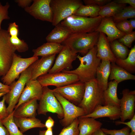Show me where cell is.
<instances>
[{"mask_svg": "<svg viewBox=\"0 0 135 135\" xmlns=\"http://www.w3.org/2000/svg\"><path fill=\"white\" fill-rule=\"evenodd\" d=\"M97 53L96 45L83 56L81 57L79 54L77 56L76 58L80 63L76 68L62 72L76 74L80 81L84 83L96 79L97 70L101 61L97 57Z\"/></svg>", "mask_w": 135, "mask_h": 135, "instance_id": "obj_1", "label": "cell"}, {"mask_svg": "<svg viewBox=\"0 0 135 135\" xmlns=\"http://www.w3.org/2000/svg\"><path fill=\"white\" fill-rule=\"evenodd\" d=\"M100 32L95 31L88 33H72L62 43L74 52L86 54L90 49L96 46Z\"/></svg>", "mask_w": 135, "mask_h": 135, "instance_id": "obj_2", "label": "cell"}, {"mask_svg": "<svg viewBox=\"0 0 135 135\" xmlns=\"http://www.w3.org/2000/svg\"><path fill=\"white\" fill-rule=\"evenodd\" d=\"M85 84L83 97L78 106L84 110L86 115L92 112L98 106L103 105L104 101V90L99 86L96 78L85 82Z\"/></svg>", "mask_w": 135, "mask_h": 135, "instance_id": "obj_3", "label": "cell"}, {"mask_svg": "<svg viewBox=\"0 0 135 135\" xmlns=\"http://www.w3.org/2000/svg\"><path fill=\"white\" fill-rule=\"evenodd\" d=\"M102 19L99 16L92 18L73 14L60 23L68 28L72 33H91L96 31Z\"/></svg>", "mask_w": 135, "mask_h": 135, "instance_id": "obj_4", "label": "cell"}, {"mask_svg": "<svg viewBox=\"0 0 135 135\" xmlns=\"http://www.w3.org/2000/svg\"><path fill=\"white\" fill-rule=\"evenodd\" d=\"M83 4L80 0H51L52 25L55 26L68 16L74 14Z\"/></svg>", "mask_w": 135, "mask_h": 135, "instance_id": "obj_5", "label": "cell"}, {"mask_svg": "<svg viewBox=\"0 0 135 135\" xmlns=\"http://www.w3.org/2000/svg\"><path fill=\"white\" fill-rule=\"evenodd\" d=\"M33 63L20 74L17 81L10 85V91L5 94V102L8 104L7 108L9 114L14 110L26 82L30 80Z\"/></svg>", "mask_w": 135, "mask_h": 135, "instance_id": "obj_6", "label": "cell"}, {"mask_svg": "<svg viewBox=\"0 0 135 135\" xmlns=\"http://www.w3.org/2000/svg\"><path fill=\"white\" fill-rule=\"evenodd\" d=\"M7 30H0V76H4L12 64L16 50L10 40Z\"/></svg>", "mask_w": 135, "mask_h": 135, "instance_id": "obj_7", "label": "cell"}, {"mask_svg": "<svg viewBox=\"0 0 135 135\" xmlns=\"http://www.w3.org/2000/svg\"><path fill=\"white\" fill-rule=\"evenodd\" d=\"M37 109L38 114L46 115L48 112L56 113L58 118L64 117L63 109L60 103L54 93L52 90L48 86L43 87L42 93Z\"/></svg>", "mask_w": 135, "mask_h": 135, "instance_id": "obj_8", "label": "cell"}, {"mask_svg": "<svg viewBox=\"0 0 135 135\" xmlns=\"http://www.w3.org/2000/svg\"><path fill=\"white\" fill-rule=\"evenodd\" d=\"M38 56L22 58L15 53L14 54L11 66L2 80L3 83L9 86L15 81L24 71L38 59Z\"/></svg>", "mask_w": 135, "mask_h": 135, "instance_id": "obj_9", "label": "cell"}, {"mask_svg": "<svg viewBox=\"0 0 135 135\" xmlns=\"http://www.w3.org/2000/svg\"><path fill=\"white\" fill-rule=\"evenodd\" d=\"M37 80L43 87L50 86L60 87L79 81L76 74L62 72L47 73L38 77Z\"/></svg>", "mask_w": 135, "mask_h": 135, "instance_id": "obj_10", "label": "cell"}, {"mask_svg": "<svg viewBox=\"0 0 135 135\" xmlns=\"http://www.w3.org/2000/svg\"><path fill=\"white\" fill-rule=\"evenodd\" d=\"M54 93L63 109L64 117L60 121L63 126H67L76 118L85 115L82 108L68 101L58 93L54 92Z\"/></svg>", "mask_w": 135, "mask_h": 135, "instance_id": "obj_11", "label": "cell"}, {"mask_svg": "<svg viewBox=\"0 0 135 135\" xmlns=\"http://www.w3.org/2000/svg\"><path fill=\"white\" fill-rule=\"evenodd\" d=\"M85 83L80 81L52 90L65 98L76 106L81 102L84 94Z\"/></svg>", "mask_w": 135, "mask_h": 135, "instance_id": "obj_12", "label": "cell"}, {"mask_svg": "<svg viewBox=\"0 0 135 135\" xmlns=\"http://www.w3.org/2000/svg\"><path fill=\"white\" fill-rule=\"evenodd\" d=\"M51 0H34L30 6L24 8L25 11L35 18L52 23V13Z\"/></svg>", "mask_w": 135, "mask_h": 135, "instance_id": "obj_13", "label": "cell"}, {"mask_svg": "<svg viewBox=\"0 0 135 135\" xmlns=\"http://www.w3.org/2000/svg\"><path fill=\"white\" fill-rule=\"evenodd\" d=\"M64 46L56 58L55 63L48 72L52 74L70 70L72 68V63L78 55L67 46Z\"/></svg>", "mask_w": 135, "mask_h": 135, "instance_id": "obj_14", "label": "cell"}, {"mask_svg": "<svg viewBox=\"0 0 135 135\" xmlns=\"http://www.w3.org/2000/svg\"><path fill=\"white\" fill-rule=\"evenodd\" d=\"M122 96L120 99L121 121L130 120L135 114V91L125 89L122 91Z\"/></svg>", "mask_w": 135, "mask_h": 135, "instance_id": "obj_15", "label": "cell"}, {"mask_svg": "<svg viewBox=\"0 0 135 135\" xmlns=\"http://www.w3.org/2000/svg\"><path fill=\"white\" fill-rule=\"evenodd\" d=\"M42 90L43 87L37 80H30L28 81L14 110L22 103L30 100L35 98L40 100L42 95Z\"/></svg>", "mask_w": 135, "mask_h": 135, "instance_id": "obj_16", "label": "cell"}, {"mask_svg": "<svg viewBox=\"0 0 135 135\" xmlns=\"http://www.w3.org/2000/svg\"><path fill=\"white\" fill-rule=\"evenodd\" d=\"M95 31L101 32L106 35L110 43L126 34L118 29L112 17L102 18L100 24Z\"/></svg>", "mask_w": 135, "mask_h": 135, "instance_id": "obj_17", "label": "cell"}, {"mask_svg": "<svg viewBox=\"0 0 135 135\" xmlns=\"http://www.w3.org/2000/svg\"><path fill=\"white\" fill-rule=\"evenodd\" d=\"M56 56L42 57L34 62L30 80H36L38 77L48 72L52 68Z\"/></svg>", "mask_w": 135, "mask_h": 135, "instance_id": "obj_18", "label": "cell"}, {"mask_svg": "<svg viewBox=\"0 0 135 135\" xmlns=\"http://www.w3.org/2000/svg\"><path fill=\"white\" fill-rule=\"evenodd\" d=\"M120 107L112 105H99L91 113L82 116L90 117L95 119L107 117L111 120H114L119 119L120 117Z\"/></svg>", "mask_w": 135, "mask_h": 135, "instance_id": "obj_19", "label": "cell"}, {"mask_svg": "<svg viewBox=\"0 0 135 135\" xmlns=\"http://www.w3.org/2000/svg\"><path fill=\"white\" fill-rule=\"evenodd\" d=\"M110 43L106 35L100 32L96 45L97 56L101 60H106L115 63L116 58L112 50Z\"/></svg>", "mask_w": 135, "mask_h": 135, "instance_id": "obj_20", "label": "cell"}, {"mask_svg": "<svg viewBox=\"0 0 135 135\" xmlns=\"http://www.w3.org/2000/svg\"><path fill=\"white\" fill-rule=\"evenodd\" d=\"M78 135H92L100 129L102 123L93 118L80 116L78 118Z\"/></svg>", "mask_w": 135, "mask_h": 135, "instance_id": "obj_21", "label": "cell"}, {"mask_svg": "<svg viewBox=\"0 0 135 135\" xmlns=\"http://www.w3.org/2000/svg\"><path fill=\"white\" fill-rule=\"evenodd\" d=\"M37 100L33 99L21 104L14 110V117L28 118L36 117L38 104Z\"/></svg>", "mask_w": 135, "mask_h": 135, "instance_id": "obj_22", "label": "cell"}, {"mask_svg": "<svg viewBox=\"0 0 135 135\" xmlns=\"http://www.w3.org/2000/svg\"><path fill=\"white\" fill-rule=\"evenodd\" d=\"M72 34L69 29L60 23L46 38L47 42H52L58 44L62 43Z\"/></svg>", "mask_w": 135, "mask_h": 135, "instance_id": "obj_23", "label": "cell"}, {"mask_svg": "<svg viewBox=\"0 0 135 135\" xmlns=\"http://www.w3.org/2000/svg\"><path fill=\"white\" fill-rule=\"evenodd\" d=\"M110 68V62L109 61L102 60L97 70L96 79L99 86L104 91L108 87Z\"/></svg>", "mask_w": 135, "mask_h": 135, "instance_id": "obj_24", "label": "cell"}, {"mask_svg": "<svg viewBox=\"0 0 135 135\" xmlns=\"http://www.w3.org/2000/svg\"><path fill=\"white\" fill-rule=\"evenodd\" d=\"M118 84L115 80L108 83L107 88L103 92V105H112L120 107V100L118 98L117 94Z\"/></svg>", "mask_w": 135, "mask_h": 135, "instance_id": "obj_25", "label": "cell"}, {"mask_svg": "<svg viewBox=\"0 0 135 135\" xmlns=\"http://www.w3.org/2000/svg\"><path fill=\"white\" fill-rule=\"evenodd\" d=\"M63 46L61 44L47 42L37 48L32 50L33 56L42 57L56 54L60 52Z\"/></svg>", "mask_w": 135, "mask_h": 135, "instance_id": "obj_26", "label": "cell"}, {"mask_svg": "<svg viewBox=\"0 0 135 135\" xmlns=\"http://www.w3.org/2000/svg\"><path fill=\"white\" fill-rule=\"evenodd\" d=\"M14 121L20 131L24 133L33 128L45 127L44 124L39 119L34 118H18L14 117Z\"/></svg>", "mask_w": 135, "mask_h": 135, "instance_id": "obj_27", "label": "cell"}, {"mask_svg": "<svg viewBox=\"0 0 135 135\" xmlns=\"http://www.w3.org/2000/svg\"><path fill=\"white\" fill-rule=\"evenodd\" d=\"M109 80H116L118 84L127 80H135V76L116 65L115 63H111Z\"/></svg>", "mask_w": 135, "mask_h": 135, "instance_id": "obj_28", "label": "cell"}, {"mask_svg": "<svg viewBox=\"0 0 135 135\" xmlns=\"http://www.w3.org/2000/svg\"><path fill=\"white\" fill-rule=\"evenodd\" d=\"M126 4H119L114 1L100 7L99 16L102 18L113 17L120 12Z\"/></svg>", "mask_w": 135, "mask_h": 135, "instance_id": "obj_29", "label": "cell"}, {"mask_svg": "<svg viewBox=\"0 0 135 135\" xmlns=\"http://www.w3.org/2000/svg\"><path fill=\"white\" fill-rule=\"evenodd\" d=\"M116 64L132 74L135 72V46L130 51L128 56L124 59L116 58Z\"/></svg>", "mask_w": 135, "mask_h": 135, "instance_id": "obj_30", "label": "cell"}, {"mask_svg": "<svg viewBox=\"0 0 135 135\" xmlns=\"http://www.w3.org/2000/svg\"><path fill=\"white\" fill-rule=\"evenodd\" d=\"M100 7L93 4L81 5L74 14L79 16L94 18L99 16Z\"/></svg>", "mask_w": 135, "mask_h": 135, "instance_id": "obj_31", "label": "cell"}, {"mask_svg": "<svg viewBox=\"0 0 135 135\" xmlns=\"http://www.w3.org/2000/svg\"><path fill=\"white\" fill-rule=\"evenodd\" d=\"M110 43L112 50L116 58L124 59L130 52L128 48L117 40Z\"/></svg>", "mask_w": 135, "mask_h": 135, "instance_id": "obj_32", "label": "cell"}, {"mask_svg": "<svg viewBox=\"0 0 135 135\" xmlns=\"http://www.w3.org/2000/svg\"><path fill=\"white\" fill-rule=\"evenodd\" d=\"M14 110L7 117L1 120L2 124L8 130L10 135H26L23 134L15 123L14 119Z\"/></svg>", "mask_w": 135, "mask_h": 135, "instance_id": "obj_33", "label": "cell"}, {"mask_svg": "<svg viewBox=\"0 0 135 135\" xmlns=\"http://www.w3.org/2000/svg\"><path fill=\"white\" fill-rule=\"evenodd\" d=\"M112 18L116 24L128 18H135V8L130 6H126Z\"/></svg>", "mask_w": 135, "mask_h": 135, "instance_id": "obj_34", "label": "cell"}, {"mask_svg": "<svg viewBox=\"0 0 135 135\" xmlns=\"http://www.w3.org/2000/svg\"><path fill=\"white\" fill-rule=\"evenodd\" d=\"M78 118L75 120L69 126L64 127L58 135H78Z\"/></svg>", "mask_w": 135, "mask_h": 135, "instance_id": "obj_35", "label": "cell"}, {"mask_svg": "<svg viewBox=\"0 0 135 135\" xmlns=\"http://www.w3.org/2000/svg\"><path fill=\"white\" fill-rule=\"evenodd\" d=\"M10 42L16 50L20 52H26L29 49L27 44L23 40L19 39L18 36H10Z\"/></svg>", "mask_w": 135, "mask_h": 135, "instance_id": "obj_36", "label": "cell"}, {"mask_svg": "<svg viewBox=\"0 0 135 135\" xmlns=\"http://www.w3.org/2000/svg\"><path fill=\"white\" fill-rule=\"evenodd\" d=\"M101 129L106 135H129L130 131V128L127 126L120 130H109L104 128Z\"/></svg>", "mask_w": 135, "mask_h": 135, "instance_id": "obj_37", "label": "cell"}, {"mask_svg": "<svg viewBox=\"0 0 135 135\" xmlns=\"http://www.w3.org/2000/svg\"><path fill=\"white\" fill-rule=\"evenodd\" d=\"M135 40V31L126 34L118 40L127 48H130L133 42Z\"/></svg>", "mask_w": 135, "mask_h": 135, "instance_id": "obj_38", "label": "cell"}, {"mask_svg": "<svg viewBox=\"0 0 135 135\" xmlns=\"http://www.w3.org/2000/svg\"><path fill=\"white\" fill-rule=\"evenodd\" d=\"M116 26L119 30L126 34L130 33L133 31L127 20L120 22L116 24Z\"/></svg>", "mask_w": 135, "mask_h": 135, "instance_id": "obj_39", "label": "cell"}, {"mask_svg": "<svg viewBox=\"0 0 135 135\" xmlns=\"http://www.w3.org/2000/svg\"><path fill=\"white\" fill-rule=\"evenodd\" d=\"M10 6V5L8 2H7L5 5L3 6L0 2V30L2 29L1 24L2 21L10 18L8 15V10Z\"/></svg>", "mask_w": 135, "mask_h": 135, "instance_id": "obj_40", "label": "cell"}, {"mask_svg": "<svg viewBox=\"0 0 135 135\" xmlns=\"http://www.w3.org/2000/svg\"><path fill=\"white\" fill-rule=\"evenodd\" d=\"M5 94L3 96L2 100L0 101V120L5 118L8 116V112L5 104Z\"/></svg>", "mask_w": 135, "mask_h": 135, "instance_id": "obj_41", "label": "cell"}, {"mask_svg": "<svg viewBox=\"0 0 135 135\" xmlns=\"http://www.w3.org/2000/svg\"><path fill=\"white\" fill-rule=\"evenodd\" d=\"M115 123L116 125L123 124L126 125L131 130L129 135H135V114L129 121L125 122L117 121L115 122Z\"/></svg>", "mask_w": 135, "mask_h": 135, "instance_id": "obj_42", "label": "cell"}, {"mask_svg": "<svg viewBox=\"0 0 135 135\" xmlns=\"http://www.w3.org/2000/svg\"><path fill=\"white\" fill-rule=\"evenodd\" d=\"M7 32L10 36H18L19 32L18 26L15 22L9 24Z\"/></svg>", "mask_w": 135, "mask_h": 135, "instance_id": "obj_43", "label": "cell"}, {"mask_svg": "<svg viewBox=\"0 0 135 135\" xmlns=\"http://www.w3.org/2000/svg\"><path fill=\"white\" fill-rule=\"evenodd\" d=\"M111 0H83L85 5L93 4L97 5L100 7L102 6Z\"/></svg>", "mask_w": 135, "mask_h": 135, "instance_id": "obj_44", "label": "cell"}, {"mask_svg": "<svg viewBox=\"0 0 135 135\" xmlns=\"http://www.w3.org/2000/svg\"><path fill=\"white\" fill-rule=\"evenodd\" d=\"M33 1L32 0H15V1L17 3L19 6L25 8L29 6L31 3Z\"/></svg>", "mask_w": 135, "mask_h": 135, "instance_id": "obj_45", "label": "cell"}, {"mask_svg": "<svg viewBox=\"0 0 135 135\" xmlns=\"http://www.w3.org/2000/svg\"><path fill=\"white\" fill-rule=\"evenodd\" d=\"M114 2L119 4H129L130 6L135 8V0H114Z\"/></svg>", "mask_w": 135, "mask_h": 135, "instance_id": "obj_46", "label": "cell"}, {"mask_svg": "<svg viewBox=\"0 0 135 135\" xmlns=\"http://www.w3.org/2000/svg\"><path fill=\"white\" fill-rule=\"evenodd\" d=\"M54 121L52 118L49 116L46 121L45 126L47 129L51 128L54 126Z\"/></svg>", "mask_w": 135, "mask_h": 135, "instance_id": "obj_47", "label": "cell"}, {"mask_svg": "<svg viewBox=\"0 0 135 135\" xmlns=\"http://www.w3.org/2000/svg\"><path fill=\"white\" fill-rule=\"evenodd\" d=\"M10 85H6L0 82V92L8 93L10 91Z\"/></svg>", "mask_w": 135, "mask_h": 135, "instance_id": "obj_48", "label": "cell"}, {"mask_svg": "<svg viewBox=\"0 0 135 135\" xmlns=\"http://www.w3.org/2000/svg\"><path fill=\"white\" fill-rule=\"evenodd\" d=\"M0 135H10L8 130L2 124L0 120Z\"/></svg>", "mask_w": 135, "mask_h": 135, "instance_id": "obj_49", "label": "cell"}, {"mask_svg": "<svg viewBox=\"0 0 135 135\" xmlns=\"http://www.w3.org/2000/svg\"><path fill=\"white\" fill-rule=\"evenodd\" d=\"M129 23L132 30L135 28V18H131L128 20Z\"/></svg>", "mask_w": 135, "mask_h": 135, "instance_id": "obj_50", "label": "cell"}, {"mask_svg": "<svg viewBox=\"0 0 135 135\" xmlns=\"http://www.w3.org/2000/svg\"><path fill=\"white\" fill-rule=\"evenodd\" d=\"M44 135H53L52 128L47 129Z\"/></svg>", "mask_w": 135, "mask_h": 135, "instance_id": "obj_51", "label": "cell"}, {"mask_svg": "<svg viewBox=\"0 0 135 135\" xmlns=\"http://www.w3.org/2000/svg\"><path fill=\"white\" fill-rule=\"evenodd\" d=\"M101 128L94 132L92 135H106Z\"/></svg>", "mask_w": 135, "mask_h": 135, "instance_id": "obj_52", "label": "cell"}, {"mask_svg": "<svg viewBox=\"0 0 135 135\" xmlns=\"http://www.w3.org/2000/svg\"><path fill=\"white\" fill-rule=\"evenodd\" d=\"M45 130H40L39 135H44Z\"/></svg>", "mask_w": 135, "mask_h": 135, "instance_id": "obj_53", "label": "cell"}, {"mask_svg": "<svg viewBox=\"0 0 135 135\" xmlns=\"http://www.w3.org/2000/svg\"><path fill=\"white\" fill-rule=\"evenodd\" d=\"M6 93L5 92H0V97L2 96H4L6 94Z\"/></svg>", "mask_w": 135, "mask_h": 135, "instance_id": "obj_54", "label": "cell"}]
</instances>
